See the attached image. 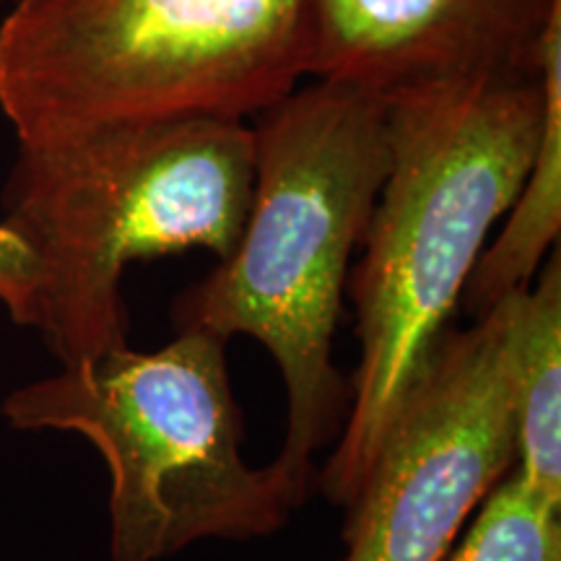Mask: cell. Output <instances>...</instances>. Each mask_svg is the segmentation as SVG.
Here are the masks:
<instances>
[{
    "instance_id": "obj_3",
    "label": "cell",
    "mask_w": 561,
    "mask_h": 561,
    "mask_svg": "<svg viewBox=\"0 0 561 561\" xmlns=\"http://www.w3.org/2000/svg\"><path fill=\"white\" fill-rule=\"evenodd\" d=\"M255 180L244 121L123 125L50 146H19L5 224L39 268V331L60 367L128 346L130 263L240 242Z\"/></svg>"
},
{
    "instance_id": "obj_8",
    "label": "cell",
    "mask_w": 561,
    "mask_h": 561,
    "mask_svg": "<svg viewBox=\"0 0 561 561\" xmlns=\"http://www.w3.org/2000/svg\"><path fill=\"white\" fill-rule=\"evenodd\" d=\"M512 331L515 473L538 500L561 510V263L559 250L536 284L507 294Z\"/></svg>"
},
{
    "instance_id": "obj_1",
    "label": "cell",
    "mask_w": 561,
    "mask_h": 561,
    "mask_svg": "<svg viewBox=\"0 0 561 561\" xmlns=\"http://www.w3.org/2000/svg\"><path fill=\"white\" fill-rule=\"evenodd\" d=\"M255 180L240 242L174 299L178 331L268 348L286 390L276 466L310 496L312 458L348 413L333 364L351 252L390 170V112L354 83L314 79L255 115Z\"/></svg>"
},
{
    "instance_id": "obj_12",
    "label": "cell",
    "mask_w": 561,
    "mask_h": 561,
    "mask_svg": "<svg viewBox=\"0 0 561 561\" xmlns=\"http://www.w3.org/2000/svg\"><path fill=\"white\" fill-rule=\"evenodd\" d=\"M5 3H9V5H16V3H21V0H0V5H5Z\"/></svg>"
},
{
    "instance_id": "obj_6",
    "label": "cell",
    "mask_w": 561,
    "mask_h": 561,
    "mask_svg": "<svg viewBox=\"0 0 561 561\" xmlns=\"http://www.w3.org/2000/svg\"><path fill=\"white\" fill-rule=\"evenodd\" d=\"M510 299L447 328L351 502L341 561H447L468 517L515 468Z\"/></svg>"
},
{
    "instance_id": "obj_11",
    "label": "cell",
    "mask_w": 561,
    "mask_h": 561,
    "mask_svg": "<svg viewBox=\"0 0 561 561\" xmlns=\"http://www.w3.org/2000/svg\"><path fill=\"white\" fill-rule=\"evenodd\" d=\"M37 257L19 231L0 221V305L16 325L32 328L37 312Z\"/></svg>"
},
{
    "instance_id": "obj_5",
    "label": "cell",
    "mask_w": 561,
    "mask_h": 561,
    "mask_svg": "<svg viewBox=\"0 0 561 561\" xmlns=\"http://www.w3.org/2000/svg\"><path fill=\"white\" fill-rule=\"evenodd\" d=\"M307 0H21L0 24L19 146L193 117L244 121L307 79Z\"/></svg>"
},
{
    "instance_id": "obj_10",
    "label": "cell",
    "mask_w": 561,
    "mask_h": 561,
    "mask_svg": "<svg viewBox=\"0 0 561 561\" xmlns=\"http://www.w3.org/2000/svg\"><path fill=\"white\" fill-rule=\"evenodd\" d=\"M447 561H561V510L538 500L512 468Z\"/></svg>"
},
{
    "instance_id": "obj_2",
    "label": "cell",
    "mask_w": 561,
    "mask_h": 561,
    "mask_svg": "<svg viewBox=\"0 0 561 561\" xmlns=\"http://www.w3.org/2000/svg\"><path fill=\"white\" fill-rule=\"evenodd\" d=\"M390 170L351 276L359 367L339 445L314 486L348 510L430 364L462 286L536 157L541 73L388 104Z\"/></svg>"
},
{
    "instance_id": "obj_4",
    "label": "cell",
    "mask_w": 561,
    "mask_h": 561,
    "mask_svg": "<svg viewBox=\"0 0 561 561\" xmlns=\"http://www.w3.org/2000/svg\"><path fill=\"white\" fill-rule=\"evenodd\" d=\"M21 432H70L110 473V561H167L203 541L278 533L307 496L276 462L242 453L227 341L178 331L157 351L112 348L13 390Z\"/></svg>"
},
{
    "instance_id": "obj_7",
    "label": "cell",
    "mask_w": 561,
    "mask_h": 561,
    "mask_svg": "<svg viewBox=\"0 0 561 561\" xmlns=\"http://www.w3.org/2000/svg\"><path fill=\"white\" fill-rule=\"evenodd\" d=\"M561 0H307V76L392 104L424 91L536 79Z\"/></svg>"
},
{
    "instance_id": "obj_9",
    "label": "cell",
    "mask_w": 561,
    "mask_h": 561,
    "mask_svg": "<svg viewBox=\"0 0 561 561\" xmlns=\"http://www.w3.org/2000/svg\"><path fill=\"white\" fill-rule=\"evenodd\" d=\"M543 117L536 157L494 242L483 248L462 286L460 305L481 318L507 294L530 286L561 231V13L551 19L541 50Z\"/></svg>"
}]
</instances>
